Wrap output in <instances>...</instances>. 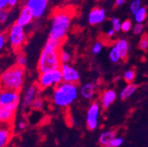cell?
I'll list each match as a JSON object with an SVG mask.
<instances>
[{"label":"cell","mask_w":148,"mask_h":147,"mask_svg":"<svg viewBox=\"0 0 148 147\" xmlns=\"http://www.w3.org/2000/svg\"><path fill=\"white\" fill-rule=\"evenodd\" d=\"M106 18V12L104 9L95 7L92 9L88 15V22L91 25H98L101 23Z\"/></svg>","instance_id":"13"},{"label":"cell","mask_w":148,"mask_h":147,"mask_svg":"<svg viewBox=\"0 0 148 147\" xmlns=\"http://www.w3.org/2000/svg\"><path fill=\"white\" fill-rule=\"evenodd\" d=\"M116 137V133L115 131H108L101 134L99 137V143L101 146L108 147V144Z\"/></svg>","instance_id":"18"},{"label":"cell","mask_w":148,"mask_h":147,"mask_svg":"<svg viewBox=\"0 0 148 147\" xmlns=\"http://www.w3.org/2000/svg\"><path fill=\"white\" fill-rule=\"evenodd\" d=\"M141 1L140 0H134V1H132L131 3V5H130V10H131L132 13L133 15H135V13L141 8Z\"/></svg>","instance_id":"28"},{"label":"cell","mask_w":148,"mask_h":147,"mask_svg":"<svg viewBox=\"0 0 148 147\" xmlns=\"http://www.w3.org/2000/svg\"><path fill=\"white\" fill-rule=\"evenodd\" d=\"M62 64L59 58V51L43 48L37 63V69L40 74L60 69Z\"/></svg>","instance_id":"4"},{"label":"cell","mask_w":148,"mask_h":147,"mask_svg":"<svg viewBox=\"0 0 148 147\" xmlns=\"http://www.w3.org/2000/svg\"><path fill=\"white\" fill-rule=\"evenodd\" d=\"M79 88L76 84L61 83L56 86L52 94L53 103L60 107H66L71 106L78 98Z\"/></svg>","instance_id":"3"},{"label":"cell","mask_w":148,"mask_h":147,"mask_svg":"<svg viewBox=\"0 0 148 147\" xmlns=\"http://www.w3.org/2000/svg\"><path fill=\"white\" fill-rule=\"evenodd\" d=\"M144 31V25L143 24H136L133 27V34H141Z\"/></svg>","instance_id":"36"},{"label":"cell","mask_w":148,"mask_h":147,"mask_svg":"<svg viewBox=\"0 0 148 147\" xmlns=\"http://www.w3.org/2000/svg\"><path fill=\"white\" fill-rule=\"evenodd\" d=\"M0 12H1V10H0Z\"/></svg>","instance_id":"43"},{"label":"cell","mask_w":148,"mask_h":147,"mask_svg":"<svg viewBox=\"0 0 148 147\" xmlns=\"http://www.w3.org/2000/svg\"><path fill=\"white\" fill-rule=\"evenodd\" d=\"M8 7V0H0V10L5 11Z\"/></svg>","instance_id":"37"},{"label":"cell","mask_w":148,"mask_h":147,"mask_svg":"<svg viewBox=\"0 0 148 147\" xmlns=\"http://www.w3.org/2000/svg\"><path fill=\"white\" fill-rule=\"evenodd\" d=\"M111 23H112V29L115 32H118L121 30V21L118 18H113L112 21H111Z\"/></svg>","instance_id":"32"},{"label":"cell","mask_w":148,"mask_h":147,"mask_svg":"<svg viewBox=\"0 0 148 147\" xmlns=\"http://www.w3.org/2000/svg\"><path fill=\"white\" fill-rule=\"evenodd\" d=\"M25 5L31 11L34 19H39L44 15L48 9V0H28Z\"/></svg>","instance_id":"8"},{"label":"cell","mask_w":148,"mask_h":147,"mask_svg":"<svg viewBox=\"0 0 148 147\" xmlns=\"http://www.w3.org/2000/svg\"><path fill=\"white\" fill-rule=\"evenodd\" d=\"M7 42V34L4 32H0V54L5 49Z\"/></svg>","instance_id":"29"},{"label":"cell","mask_w":148,"mask_h":147,"mask_svg":"<svg viewBox=\"0 0 148 147\" xmlns=\"http://www.w3.org/2000/svg\"><path fill=\"white\" fill-rule=\"evenodd\" d=\"M61 83H63V76L60 69L39 74L37 80V85L40 89H47L52 86L56 87Z\"/></svg>","instance_id":"6"},{"label":"cell","mask_w":148,"mask_h":147,"mask_svg":"<svg viewBox=\"0 0 148 147\" xmlns=\"http://www.w3.org/2000/svg\"><path fill=\"white\" fill-rule=\"evenodd\" d=\"M59 58H60V62L62 64H68L71 60V54L64 50V49H60L59 51Z\"/></svg>","instance_id":"24"},{"label":"cell","mask_w":148,"mask_h":147,"mask_svg":"<svg viewBox=\"0 0 148 147\" xmlns=\"http://www.w3.org/2000/svg\"><path fill=\"white\" fill-rule=\"evenodd\" d=\"M123 139L122 137H116V138L113 139L112 142H111V143L108 144V147H119L120 145L123 144Z\"/></svg>","instance_id":"33"},{"label":"cell","mask_w":148,"mask_h":147,"mask_svg":"<svg viewBox=\"0 0 148 147\" xmlns=\"http://www.w3.org/2000/svg\"><path fill=\"white\" fill-rule=\"evenodd\" d=\"M114 34H115V31L113 29H110V30L108 31V36H113Z\"/></svg>","instance_id":"41"},{"label":"cell","mask_w":148,"mask_h":147,"mask_svg":"<svg viewBox=\"0 0 148 147\" xmlns=\"http://www.w3.org/2000/svg\"><path fill=\"white\" fill-rule=\"evenodd\" d=\"M21 103L20 92L0 88V106L2 107H14L18 108Z\"/></svg>","instance_id":"7"},{"label":"cell","mask_w":148,"mask_h":147,"mask_svg":"<svg viewBox=\"0 0 148 147\" xmlns=\"http://www.w3.org/2000/svg\"><path fill=\"white\" fill-rule=\"evenodd\" d=\"M102 48H103L102 43H101V42H96L94 46H92V52L94 53L95 55L99 54V53L101 51Z\"/></svg>","instance_id":"34"},{"label":"cell","mask_w":148,"mask_h":147,"mask_svg":"<svg viewBox=\"0 0 148 147\" xmlns=\"http://www.w3.org/2000/svg\"><path fill=\"white\" fill-rule=\"evenodd\" d=\"M114 48L119 53L120 57H121V59L125 60L128 57V54H129V43H128V42L126 40H124V39L118 40L115 43Z\"/></svg>","instance_id":"16"},{"label":"cell","mask_w":148,"mask_h":147,"mask_svg":"<svg viewBox=\"0 0 148 147\" xmlns=\"http://www.w3.org/2000/svg\"><path fill=\"white\" fill-rule=\"evenodd\" d=\"M17 128H18L20 131L25 130V129L27 128V122H24V121H20V122H18V124H17Z\"/></svg>","instance_id":"38"},{"label":"cell","mask_w":148,"mask_h":147,"mask_svg":"<svg viewBox=\"0 0 148 147\" xmlns=\"http://www.w3.org/2000/svg\"><path fill=\"white\" fill-rule=\"evenodd\" d=\"M95 88L94 84H92V83L85 84L79 89V93L81 96L87 100H90L92 98V96L95 95Z\"/></svg>","instance_id":"19"},{"label":"cell","mask_w":148,"mask_h":147,"mask_svg":"<svg viewBox=\"0 0 148 147\" xmlns=\"http://www.w3.org/2000/svg\"><path fill=\"white\" fill-rule=\"evenodd\" d=\"M26 78L24 67L17 64L5 70L0 76V88L21 92L23 88Z\"/></svg>","instance_id":"2"},{"label":"cell","mask_w":148,"mask_h":147,"mask_svg":"<svg viewBox=\"0 0 148 147\" xmlns=\"http://www.w3.org/2000/svg\"><path fill=\"white\" fill-rule=\"evenodd\" d=\"M71 15L68 10L60 9L53 12L51 16L49 39L64 42L70 30Z\"/></svg>","instance_id":"1"},{"label":"cell","mask_w":148,"mask_h":147,"mask_svg":"<svg viewBox=\"0 0 148 147\" xmlns=\"http://www.w3.org/2000/svg\"><path fill=\"white\" fill-rule=\"evenodd\" d=\"M39 86L37 84H31L27 87L25 90V93L23 94L22 101H21V106L24 109H27L28 107H31V105L33 102L35 101V99L38 97V93H39Z\"/></svg>","instance_id":"11"},{"label":"cell","mask_w":148,"mask_h":147,"mask_svg":"<svg viewBox=\"0 0 148 147\" xmlns=\"http://www.w3.org/2000/svg\"><path fill=\"white\" fill-rule=\"evenodd\" d=\"M116 99V93L112 90V89H108L106 90L101 95V103L103 108H108L111 104H112Z\"/></svg>","instance_id":"15"},{"label":"cell","mask_w":148,"mask_h":147,"mask_svg":"<svg viewBox=\"0 0 148 147\" xmlns=\"http://www.w3.org/2000/svg\"><path fill=\"white\" fill-rule=\"evenodd\" d=\"M109 58H110L111 62H113V63H118L121 60V57H120L119 53L114 47L111 49V50L109 52Z\"/></svg>","instance_id":"26"},{"label":"cell","mask_w":148,"mask_h":147,"mask_svg":"<svg viewBox=\"0 0 148 147\" xmlns=\"http://www.w3.org/2000/svg\"><path fill=\"white\" fill-rule=\"evenodd\" d=\"M2 107L0 106V124H2V118H1V115H2Z\"/></svg>","instance_id":"42"},{"label":"cell","mask_w":148,"mask_h":147,"mask_svg":"<svg viewBox=\"0 0 148 147\" xmlns=\"http://www.w3.org/2000/svg\"><path fill=\"white\" fill-rule=\"evenodd\" d=\"M132 28V21H130V20H126L124 21L123 22H122V25H121V30L123 32H129L130 30H131Z\"/></svg>","instance_id":"31"},{"label":"cell","mask_w":148,"mask_h":147,"mask_svg":"<svg viewBox=\"0 0 148 147\" xmlns=\"http://www.w3.org/2000/svg\"><path fill=\"white\" fill-rule=\"evenodd\" d=\"M101 112V106L98 102H94L89 107L86 114V126L88 130L94 131L98 127V118Z\"/></svg>","instance_id":"9"},{"label":"cell","mask_w":148,"mask_h":147,"mask_svg":"<svg viewBox=\"0 0 148 147\" xmlns=\"http://www.w3.org/2000/svg\"><path fill=\"white\" fill-rule=\"evenodd\" d=\"M60 70L63 76V82L77 85V83L79 81L80 79L79 72L71 65L68 64H62L60 67Z\"/></svg>","instance_id":"10"},{"label":"cell","mask_w":148,"mask_h":147,"mask_svg":"<svg viewBox=\"0 0 148 147\" xmlns=\"http://www.w3.org/2000/svg\"><path fill=\"white\" fill-rule=\"evenodd\" d=\"M62 45H63V42L56 41V40H52V39H48V41L46 42L43 48H46V49H49L51 50H55V51H60Z\"/></svg>","instance_id":"21"},{"label":"cell","mask_w":148,"mask_h":147,"mask_svg":"<svg viewBox=\"0 0 148 147\" xmlns=\"http://www.w3.org/2000/svg\"><path fill=\"white\" fill-rule=\"evenodd\" d=\"M27 57L26 55L21 52V51H18L16 54V64L18 66H21V67H25L27 65Z\"/></svg>","instance_id":"23"},{"label":"cell","mask_w":148,"mask_h":147,"mask_svg":"<svg viewBox=\"0 0 148 147\" xmlns=\"http://www.w3.org/2000/svg\"><path fill=\"white\" fill-rule=\"evenodd\" d=\"M123 3H125L124 0H116V5H121Z\"/></svg>","instance_id":"40"},{"label":"cell","mask_w":148,"mask_h":147,"mask_svg":"<svg viewBox=\"0 0 148 147\" xmlns=\"http://www.w3.org/2000/svg\"><path fill=\"white\" fill-rule=\"evenodd\" d=\"M137 88H138L137 85H135V84H133V83H132V84H128V85L122 90L121 94H120V98H121L122 100H126V99L130 98V97H131V96L135 93V92H136Z\"/></svg>","instance_id":"20"},{"label":"cell","mask_w":148,"mask_h":147,"mask_svg":"<svg viewBox=\"0 0 148 147\" xmlns=\"http://www.w3.org/2000/svg\"><path fill=\"white\" fill-rule=\"evenodd\" d=\"M16 110H17L16 108L11 107H3L2 108L1 118H2V123L3 124L11 125L12 122L13 121V118H14V116H15Z\"/></svg>","instance_id":"17"},{"label":"cell","mask_w":148,"mask_h":147,"mask_svg":"<svg viewBox=\"0 0 148 147\" xmlns=\"http://www.w3.org/2000/svg\"><path fill=\"white\" fill-rule=\"evenodd\" d=\"M7 41L12 49L15 51H21L27 42V34L24 27L14 23L10 27L7 32Z\"/></svg>","instance_id":"5"},{"label":"cell","mask_w":148,"mask_h":147,"mask_svg":"<svg viewBox=\"0 0 148 147\" xmlns=\"http://www.w3.org/2000/svg\"><path fill=\"white\" fill-rule=\"evenodd\" d=\"M12 137L11 125L0 124V147H6Z\"/></svg>","instance_id":"14"},{"label":"cell","mask_w":148,"mask_h":147,"mask_svg":"<svg viewBox=\"0 0 148 147\" xmlns=\"http://www.w3.org/2000/svg\"><path fill=\"white\" fill-rule=\"evenodd\" d=\"M135 21L137 24H143V22L145 21L146 16H147V12L145 7H141L136 13H135Z\"/></svg>","instance_id":"22"},{"label":"cell","mask_w":148,"mask_h":147,"mask_svg":"<svg viewBox=\"0 0 148 147\" xmlns=\"http://www.w3.org/2000/svg\"><path fill=\"white\" fill-rule=\"evenodd\" d=\"M18 1L17 0H8V6L9 7H14L18 5Z\"/></svg>","instance_id":"39"},{"label":"cell","mask_w":148,"mask_h":147,"mask_svg":"<svg viewBox=\"0 0 148 147\" xmlns=\"http://www.w3.org/2000/svg\"><path fill=\"white\" fill-rule=\"evenodd\" d=\"M8 17H9V12L7 10L1 11V12H0V23H5L8 20Z\"/></svg>","instance_id":"35"},{"label":"cell","mask_w":148,"mask_h":147,"mask_svg":"<svg viewBox=\"0 0 148 147\" xmlns=\"http://www.w3.org/2000/svg\"><path fill=\"white\" fill-rule=\"evenodd\" d=\"M43 105H44L43 100L41 97L38 96L35 99V101L33 102V104L31 105V107L33 109H34V110H41V109H42Z\"/></svg>","instance_id":"27"},{"label":"cell","mask_w":148,"mask_h":147,"mask_svg":"<svg viewBox=\"0 0 148 147\" xmlns=\"http://www.w3.org/2000/svg\"><path fill=\"white\" fill-rule=\"evenodd\" d=\"M33 20H34V17L32 15L31 11L24 5L22 8L21 9L20 14H18L15 23L22 27H26L31 24Z\"/></svg>","instance_id":"12"},{"label":"cell","mask_w":148,"mask_h":147,"mask_svg":"<svg viewBox=\"0 0 148 147\" xmlns=\"http://www.w3.org/2000/svg\"><path fill=\"white\" fill-rule=\"evenodd\" d=\"M138 47L142 50H145L148 48V35L147 34H144L142 37L140 38V41H139V43H138Z\"/></svg>","instance_id":"30"},{"label":"cell","mask_w":148,"mask_h":147,"mask_svg":"<svg viewBox=\"0 0 148 147\" xmlns=\"http://www.w3.org/2000/svg\"><path fill=\"white\" fill-rule=\"evenodd\" d=\"M135 77H136V73H135V70H126L123 75L124 80L129 84H132L133 82V80L135 79Z\"/></svg>","instance_id":"25"}]
</instances>
